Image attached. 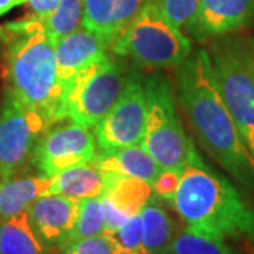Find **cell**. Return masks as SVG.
Returning <instances> with one entry per match:
<instances>
[{"label":"cell","instance_id":"cell-21","mask_svg":"<svg viewBox=\"0 0 254 254\" xmlns=\"http://www.w3.org/2000/svg\"><path fill=\"white\" fill-rule=\"evenodd\" d=\"M83 0H60L58 7L43 20V28L47 37L57 44L64 37L72 34L82 27Z\"/></svg>","mask_w":254,"mask_h":254},{"label":"cell","instance_id":"cell-1","mask_svg":"<svg viewBox=\"0 0 254 254\" xmlns=\"http://www.w3.org/2000/svg\"><path fill=\"white\" fill-rule=\"evenodd\" d=\"M177 98L205 153L246 190L254 192V158L219 91L206 48L175 68Z\"/></svg>","mask_w":254,"mask_h":254},{"label":"cell","instance_id":"cell-10","mask_svg":"<svg viewBox=\"0 0 254 254\" xmlns=\"http://www.w3.org/2000/svg\"><path fill=\"white\" fill-rule=\"evenodd\" d=\"M96 154L93 131L71 120L47 128L37 141L31 161L38 173L53 178L66 168L89 163Z\"/></svg>","mask_w":254,"mask_h":254},{"label":"cell","instance_id":"cell-11","mask_svg":"<svg viewBox=\"0 0 254 254\" xmlns=\"http://www.w3.org/2000/svg\"><path fill=\"white\" fill-rule=\"evenodd\" d=\"M79 200L58 193H47L27 208L31 225L50 250H61L66 245L76 222Z\"/></svg>","mask_w":254,"mask_h":254},{"label":"cell","instance_id":"cell-13","mask_svg":"<svg viewBox=\"0 0 254 254\" xmlns=\"http://www.w3.org/2000/svg\"><path fill=\"white\" fill-rule=\"evenodd\" d=\"M113 38L81 27L55 44V60L60 82L65 85L91 64L109 55Z\"/></svg>","mask_w":254,"mask_h":254},{"label":"cell","instance_id":"cell-20","mask_svg":"<svg viewBox=\"0 0 254 254\" xmlns=\"http://www.w3.org/2000/svg\"><path fill=\"white\" fill-rule=\"evenodd\" d=\"M143 240L150 254H164L177 235V226L170 213L153 195L150 202L140 212Z\"/></svg>","mask_w":254,"mask_h":254},{"label":"cell","instance_id":"cell-26","mask_svg":"<svg viewBox=\"0 0 254 254\" xmlns=\"http://www.w3.org/2000/svg\"><path fill=\"white\" fill-rule=\"evenodd\" d=\"M60 254H115L113 246L105 235L73 240L64 246Z\"/></svg>","mask_w":254,"mask_h":254},{"label":"cell","instance_id":"cell-22","mask_svg":"<svg viewBox=\"0 0 254 254\" xmlns=\"http://www.w3.org/2000/svg\"><path fill=\"white\" fill-rule=\"evenodd\" d=\"M164 254H240L226 242L205 236L188 227L178 230Z\"/></svg>","mask_w":254,"mask_h":254},{"label":"cell","instance_id":"cell-27","mask_svg":"<svg viewBox=\"0 0 254 254\" xmlns=\"http://www.w3.org/2000/svg\"><path fill=\"white\" fill-rule=\"evenodd\" d=\"M182 171L180 170H161L157 180L153 184V193L157 199L171 202L177 193L178 185L181 181Z\"/></svg>","mask_w":254,"mask_h":254},{"label":"cell","instance_id":"cell-9","mask_svg":"<svg viewBox=\"0 0 254 254\" xmlns=\"http://www.w3.org/2000/svg\"><path fill=\"white\" fill-rule=\"evenodd\" d=\"M44 120L6 92L0 103V180L18 174L31 161Z\"/></svg>","mask_w":254,"mask_h":254},{"label":"cell","instance_id":"cell-17","mask_svg":"<svg viewBox=\"0 0 254 254\" xmlns=\"http://www.w3.org/2000/svg\"><path fill=\"white\" fill-rule=\"evenodd\" d=\"M106 190L105 173L93 161L66 168L51 178L48 193L65 195L75 199L102 196Z\"/></svg>","mask_w":254,"mask_h":254},{"label":"cell","instance_id":"cell-28","mask_svg":"<svg viewBox=\"0 0 254 254\" xmlns=\"http://www.w3.org/2000/svg\"><path fill=\"white\" fill-rule=\"evenodd\" d=\"M102 199H103V206H105V230H103V233L116 232L130 216L125 210L118 208L106 195H102Z\"/></svg>","mask_w":254,"mask_h":254},{"label":"cell","instance_id":"cell-24","mask_svg":"<svg viewBox=\"0 0 254 254\" xmlns=\"http://www.w3.org/2000/svg\"><path fill=\"white\" fill-rule=\"evenodd\" d=\"M103 235L110 240L115 254H150L143 240L140 213L131 215L116 232Z\"/></svg>","mask_w":254,"mask_h":254},{"label":"cell","instance_id":"cell-3","mask_svg":"<svg viewBox=\"0 0 254 254\" xmlns=\"http://www.w3.org/2000/svg\"><path fill=\"white\" fill-rule=\"evenodd\" d=\"M14 33L6 53L7 91L26 109L37 113L47 128L66 120L65 91L58 78L55 44L36 16L6 24Z\"/></svg>","mask_w":254,"mask_h":254},{"label":"cell","instance_id":"cell-32","mask_svg":"<svg viewBox=\"0 0 254 254\" xmlns=\"http://www.w3.org/2000/svg\"><path fill=\"white\" fill-rule=\"evenodd\" d=\"M250 44H252V51H253V57H254V37L250 38Z\"/></svg>","mask_w":254,"mask_h":254},{"label":"cell","instance_id":"cell-7","mask_svg":"<svg viewBox=\"0 0 254 254\" xmlns=\"http://www.w3.org/2000/svg\"><path fill=\"white\" fill-rule=\"evenodd\" d=\"M130 69L127 58L110 53L79 71L64 88L66 118L93 128L116 103Z\"/></svg>","mask_w":254,"mask_h":254},{"label":"cell","instance_id":"cell-2","mask_svg":"<svg viewBox=\"0 0 254 254\" xmlns=\"http://www.w3.org/2000/svg\"><path fill=\"white\" fill-rule=\"evenodd\" d=\"M185 227L227 242H254V206L192 147L173 200Z\"/></svg>","mask_w":254,"mask_h":254},{"label":"cell","instance_id":"cell-23","mask_svg":"<svg viewBox=\"0 0 254 254\" xmlns=\"http://www.w3.org/2000/svg\"><path fill=\"white\" fill-rule=\"evenodd\" d=\"M105 230V206L102 196L79 200L76 222L66 243L85 237L102 235Z\"/></svg>","mask_w":254,"mask_h":254},{"label":"cell","instance_id":"cell-18","mask_svg":"<svg viewBox=\"0 0 254 254\" xmlns=\"http://www.w3.org/2000/svg\"><path fill=\"white\" fill-rule=\"evenodd\" d=\"M0 254H51L36 233L27 210L0 222Z\"/></svg>","mask_w":254,"mask_h":254},{"label":"cell","instance_id":"cell-29","mask_svg":"<svg viewBox=\"0 0 254 254\" xmlns=\"http://www.w3.org/2000/svg\"><path fill=\"white\" fill-rule=\"evenodd\" d=\"M27 3L33 11V16L46 18L58 7L60 0H27Z\"/></svg>","mask_w":254,"mask_h":254},{"label":"cell","instance_id":"cell-5","mask_svg":"<svg viewBox=\"0 0 254 254\" xmlns=\"http://www.w3.org/2000/svg\"><path fill=\"white\" fill-rule=\"evenodd\" d=\"M144 88L147 113L140 144L161 170L182 171L195 141L182 125L174 83L165 73L154 71L145 76Z\"/></svg>","mask_w":254,"mask_h":254},{"label":"cell","instance_id":"cell-15","mask_svg":"<svg viewBox=\"0 0 254 254\" xmlns=\"http://www.w3.org/2000/svg\"><path fill=\"white\" fill-rule=\"evenodd\" d=\"M92 161L103 173L134 177L147 181L151 185L157 180L158 174L161 173V167L140 143L118 148L113 151L98 153Z\"/></svg>","mask_w":254,"mask_h":254},{"label":"cell","instance_id":"cell-16","mask_svg":"<svg viewBox=\"0 0 254 254\" xmlns=\"http://www.w3.org/2000/svg\"><path fill=\"white\" fill-rule=\"evenodd\" d=\"M51 178L43 174L26 175L16 174L0 180V222L16 216L40 196L47 195Z\"/></svg>","mask_w":254,"mask_h":254},{"label":"cell","instance_id":"cell-19","mask_svg":"<svg viewBox=\"0 0 254 254\" xmlns=\"http://www.w3.org/2000/svg\"><path fill=\"white\" fill-rule=\"evenodd\" d=\"M105 178L106 190L103 195L110 198L128 216L140 213L154 195L153 185L140 178L115 173H105Z\"/></svg>","mask_w":254,"mask_h":254},{"label":"cell","instance_id":"cell-4","mask_svg":"<svg viewBox=\"0 0 254 254\" xmlns=\"http://www.w3.org/2000/svg\"><path fill=\"white\" fill-rule=\"evenodd\" d=\"M206 51L220 95L254 158V57L250 38L235 33L215 37Z\"/></svg>","mask_w":254,"mask_h":254},{"label":"cell","instance_id":"cell-8","mask_svg":"<svg viewBox=\"0 0 254 254\" xmlns=\"http://www.w3.org/2000/svg\"><path fill=\"white\" fill-rule=\"evenodd\" d=\"M144 82L145 76L137 66L136 69H130L126 85L116 103L93 127L98 153L141 143L147 113Z\"/></svg>","mask_w":254,"mask_h":254},{"label":"cell","instance_id":"cell-14","mask_svg":"<svg viewBox=\"0 0 254 254\" xmlns=\"http://www.w3.org/2000/svg\"><path fill=\"white\" fill-rule=\"evenodd\" d=\"M148 0H83L82 27L115 38L134 21Z\"/></svg>","mask_w":254,"mask_h":254},{"label":"cell","instance_id":"cell-30","mask_svg":"<svg viewBox=\"0 0 254 254\" xmlns=\"http://www.w3.org/2000/svg\"><path fill=\"white\" fill-rule=\"evenodd\" d=\"M14 38V33L7 28V26H0V61L6 57L10 43Z\"/></svg>","mask_w":254,"mask_h":254},{"label":"cell","instance_id":"cell-12","mask_svg":"<svg viewBox=\"0 0 254 254\" xmlns=\"http://www.w3.org/2000/svg\"><path fill=\"white\" fill-rule=\"evenodd\" d=\"M254 23V0H200L188 34L199 41L227 36Z\"/></svg>","mask_w":254,"mask_h":254},{"label":"cell","instance_id":"cell-31","mask_svg":"<svg viewBox=\"0 0 254 254\" xmlns=\"http://www.w3.org/2000/svg\"><path fill=\"white\" fill-rule=\"evenodd\" d=\"M24 3H27V0H0V17Z\"/></svg>","mask_w":254,"mask_h":254},{"label":"cell","instance_id":"cell-6","mask_svg":"<svg viewBox=\"0 0 254 254\" xmlns=\"http://www.w3.org/2000/svg\"><path fill=\"white\" fill-rule=\"evenodd\" d=\"M112 51L140 69L160 71L180 66L192 53V43L147 1L134 21L113 38Z\"/></svg>","mask_w":254,"mask_h":254},{"label":"cell","instance_id":"cell-25","mask_svg":"<svg viewBox=\"0 0 254 254\" xmlns=\"http://www.w3.org/2000/svg\"><path fill=\"white\" fill-rule=\"evenodd\" d=\"M173 26L188 31L199 10L200 0H148Z\"/></svg>","mask_w":254,"mask_h":254}]
</instances>
